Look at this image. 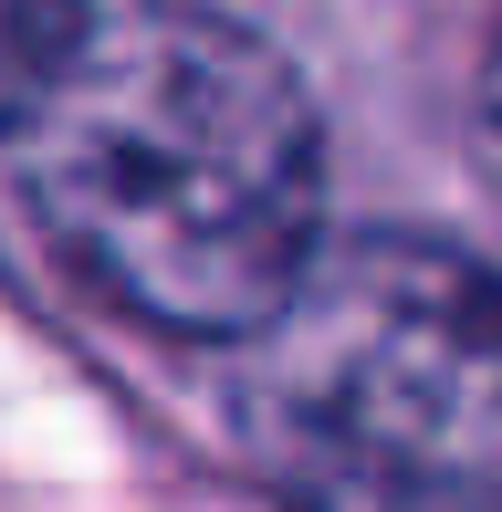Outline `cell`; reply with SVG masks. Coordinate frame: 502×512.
Listing matches in <instances>:
<instances>
[{
  "mask_svg": "<svg viewBox=\"0 0 502 512\" xmlns=\"http://www.w3.org/2000/svg\"><path fill=\"white\" fill-rule=\"evenodd\" d=\"M482 157L502 178V32H492V63H482Z\"/></svg>",
  "mask_w": 502,
  "mask_h": 512,
  "instance_id": "obj_3",
  "label": "cell"
},
{
  "mask_svg": "<svg viewBox=\"0 0 502 512\" xmlns=\"http://www.w3.org/2000/svg\"><path fill=\"white\" fill-rule=\"evenodd\" d=\"M0 178L105 314L189 345L251 335L325 241V126L210 0H42L0 63Z\"/></svg>",
  "mask_w": 502,
  "mask_h": 512,
  "instance_id": "obj_1",
  "label": "cell"
},
{
  "mask_svg": "<svg viewBox=\"0 0 502 512\" xmlns=\"http://www.w3.org/2000/svg\"><path fill=\"white\" fill-rule=\"evenodd\" d=\"M231 345V439L283 512H502L492 262L419 230H325Z\"/></svg>",
  "mask_w": 502,
  "mask_h": 512,
  "instance_id": "obj_2",
  "label": "cell"
}]
</instances>
